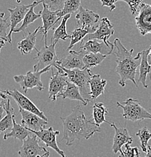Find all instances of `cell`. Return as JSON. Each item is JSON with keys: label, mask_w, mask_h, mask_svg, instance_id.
<instances>
[{"label": "cell", "mask_w": 151, "mask_h": 157, "mask_svg": "<svg viewBox=\"0 0 151 157\" xmlns=\"http://www.w3.org/2000/svg\"><path fill=\"white\" fill-rule=\"evenodd\" d=\"M60 119L63 125V137L60 141L66 140L67 146H71L75 140L82 138L90 139L101 131L94 121L87 119L81 105L76 106L71 114L60 117Z\"/></svg>", "instance_id": "cell-1"}, {"label": "cell", "mask_w": 151, "mask_h": 157, "mask_svg": "<svg viewBox=\"0 0 151 157\" xmlns=\"http://www.w3.org/2000/svg\"><path fill=\"white\" fill-rule=\"evenodd\" d=\"M114 48H116L115 55L117 57L116 72L119 74V85L125 87L126 82L130 80L138 88L135 81V76L137 74V68L140 66L141 60V52L138 53L135 57H133L134 49L127 50V48L122 44L118 38L114 39Z\"/></svg>", "instance_id": "cell-2"}, {"label": "cell", "mask_w": 151, "mask_h": 157, "mask_svg": "<svg viewBox=\"0 0 151 157\" xmlns=\"http://www.w3.org/2000/svg\"><path fill=\"white\" fill-rule=\"evenodd\" d=\"M60 67L66 73L69 81L75 84L79 88L81 93V95L85 99V101L87 103L92 101L90 96V80L92 75H93V73H92L91 69H84V70L74 69V70H68V69L62 67Z\"/></svg>", "instance_id": "cell-3"}, {"label": "cell", "mask_w": 151, "mask_h": 157, "mask_svg": "<svg viewBox=\"0 0 151 157\" xmlns=\"http://www.w3.org/2000/svg\"><path fill=\"white\" fill-rule=\"evenodd\" d=\"M117 106L123 109V117L126 120L137 122L151 119V113L141 105L137 99L129 98L123 102H117Z\"/></svg>", "instance_id": "cell-4"}, {"label": "cell", "mask_w": 151, "mask_h": 157, "mask_svg": "<svg viewBox=\"0 0 151 157\" xmlns=\"http://www.w3.org/2000/svg\"><path fill=\"white\" fill-rule=\"evenodd\" d=\"M53 67H48L41 70H34V71H28L25 75L14 76V79L20 85L21 89L25 94L28 92V90L31 88H36L39 91L44 90L43 83L41 80V76L43 73H48L50 69Z\"/></svg>", "instance_id": "cell-5"}, {"label": "cell", "mask_w": 151, "mask_h": 157, "mask_svg": "<svg viewBox=\"0 0 151 157\" xmlns=\"http://www.w3.org/2000/svg\"><path fill=\"white\" fill-rule=\"evenodd\" d=\"M55 68L57 69V72L54 73L53 67L51 68V77L49 82V99L51 101H56L58 98L63 96V92L67 87L69 79L66 73L59 65L56 63Z\"/></svg>", "instance_id": "cell-6"}, {"label": "cell", "mask_w": 151, "mask_h": 157, "mask_svg": "<svg viewBox=\"0 0 151 157\" xmlns=\"http://www.w3.org/2000/svg\"><path fill=\"white\" fill-rule=\"evenodd\" d=\"M40 139L35 134L30 135L23 141V145L18 151L20 157H49L50 151L41 146Z\"/></svg>", "instance_id": "cell-7"}, {"label": "cell", "mask_w": 151, "mask_h": 157, "mask_svg": "<svg viewBox=\"0 0 151 157\" xmlns=\"http://www.w3.org/2000/svg\"><path fill=\"white\" fill-rule=\"evenodd\" d=\"M56 43L57 42H51L49 45H45L41 50L37 52L38 54L34 58V60H37V63L33 67L34 70H41L48 67H54L56 62L59 60L55 49Z\"/></svg>", "instance_id": "cell-8"}, {"label": "cell", "mask_w": 151, "mask_h": 157, "mask_svg": "<svg viewBox=\"0 0 151 157\" xmlns=\"http://www.w3.org/2000/svg\"><path fill=\"white\" fill-rule=\"evenodd\" d=\"M99 18L98 14L81 6L75 16L76 27L77 28L88 29L92 33L98 28Z\"/></svg>", "instance_id": "cell-9"}, {"label": "cell", "mask_w": 151, "mask_h": 157, "mask_svg": "<svg viewBox=\"0 0 151 157\" xmlns=\"http://www.w3.org/2000/svg\"><path fill=\"white\" fill-rule=\"evenodd\" d=\"M3 93H5L7 95L11 96L13 98V99L15 101V102L17 103V105L19 107L22 108V109H25V110L30 111L31 113H33L36 114L38 117L42 118L45 120L48 121V118L46 117V116L45 115L42 111H41L34 104V103L32 101H31L28 98L26 97L24 94H23L22 93L20 92L18 90H17L16 88H14L13 90H2Z\"/></svg>", "instance_id": "cell-10"}, {"label": "cell", "mask_w": 151, "mask_h": 157, "mask_svg": "<svg viewBox=\"0 0 151 157\" xmlns=\"http://www.w3.org/2000/svg\"><path fill=\"white\" fill-rule=\"evenodd\" d=\"M135 20L141 35L151 34V5L141 3Z\"/></svg>", "instance_id": "cell-11"}, {"label": "cell", "mask_w": 151, "mask_h": 157, "mask_svg": "<svg viewBox=\"0 0 151 157\" xmlns=\"http://www.w3.org/2000/svg\"><path fill=\"white\" fill-rule=\"evenodd\" d=\"M114 33L113 24L108 17H103L101 19L100 24H99L98 28L92 33H90L84 39L85 42L92 39H98L102 40L107 45H109L111 42H108V39L111 37ZM83 41V42H84Z\"/></svg>", "instance_id": "cell-12"}, {"label": "cell", "mask_w": 151, "mask_h": 157, "mask_svg": "<svg viewBox=\"0 0 151 157\" xmlns=\"http://www.w3.org/2000/svg\"><path fill=\"white\" fill-rule=\"evenodd\" d=\"M59 11H51L45 4H43V9L41 11V18L42 19L43 25L41 27L39 33L43 34V38L45 39V45H48V33L50 29H54V26L59 21L58 17V13ZM42 38V39H43Z\"/></svg>", "instance_id": "cell-13"}, {"label": "cell", "mask_w": 151, "mask_h": 157, "mask_svg": "<svg viewBox=\"0 0 151 157\" xmlns=\"http://www.w3.org/2000/svg\"><path fill=\"white\" fill-rule=\"evenodd\" d=\"M86 54L87 52L84 50H81L80 52L70 50L69 55L63 58L59 59L56 62V64L68 70H74V69L84 70L85 69V65L83 59Z\"/></svg>", "instance_id": "cell-14"}, {"label": "cell", "mask_w": 151, "mask_h": 157, "mask_svg": "<svg viewBox=\"0 0 151 157\" xmlns=\"http://www.w3.org/2000/svg\"><path fill=\"white\" fill-rule=\"evenodd\" d=\"M32 134H35L40 140L43 141L47 147H49L54 150L61 157H66V154L63 150L58 147L57 141H56V136L59 134V131H53V127H50L49 128H43L40 131H31Z\"/></svg>", "instance_id": "cell-15"}, {"label": "cell", "mask_w": 151, "mask_h": 157, "mask_svg": "<svg viewBox=\"0 0 151 157\" xmlns=\"http://www.w3.org/2000/svg\"><path fill=\"white\" fill-rule=\"evenodd\" d=\"M110 125L113 127L115 130L112 150L114 153H117L118 152H120V156H123V151L122 150V147L123 145L131 144L133 141L132 137L129 135V131L126 128L117 127V125L114 123H110Z\"/></svg>", "instance_id": "cell-16"}, {"label": "cell", "mask_w": 151, "mask_h": 157, "mask_svg": "<svg viewBox=\"0 0 151 157\" xmlns=\"http://www.w3.org/2000/svg\"><path fill=\"white\" fill-rule=\"evenodd\" d=\"M19 112L21 114V125L30 131H40L45 128V126L48 125V121L38 117L36 114L25 110L19 107Z\"/></svg>", "instance_id": "cell-17"}, {"label": "cell", "mask_w": 151, "mask_h": 157, "mask_svg": "<svg viewBox=\"0 0 151 157\" xmlns=\"http://www.w3.org/2000/svg\"><path fill=\"white\" fill-rule=\"evenodd\" d=\"M32 4L25 6V5H20V6H16L14 9H9L8 11L10 12V20H11V27L10 31L8 34V42L9 43H12V38L11 35L14 33V29H16L17 24L23 21L26 14L28 12L29 9H30Z\"/></svg>", "instance_id": "cell-18"}, {"label": "cell", "mask_w": 151, "mask_h": 157, "mask_svg": "<svg viewBox=\"0 0 151 157\" xmlns=\"http://www.w3.org/2000/svg\"><path fill=\"white\" fill-rule=\"evenodd\" d=\"M83 43L84 45H81V49L85 51L87 53H100L108 56L111 55L114 48V44L111 43L107 45L104 42H99L98 39H92Z\"/></svg>", "instance_id": "cell-19"}, {"label": "cell", "mask_w": 151, "mask_h": 157, "mask_svg": "<svg viewBox=\"0 0 151 157\" xmlns=\"http://www.w3.org/2000/svg\"><path fill=\"white\" fill-rule=\"evenodd\" d=\"M40 29L41 27H38L33 32H28V33L25 36V37L20 42H18L17 48L20 50V53L23 55L30 54L34 49H35L38 52V50L35 46V44H36L37 35H38V33H39Z\"/></svg>", "instance_id": "cell-20"}, {"label": "cell", "mask_w": 151, "mask_h": 157, "mask_svg": "<svg viewBox=\"0 0 151 157\" xmlns=\"http://www.w3.org/2000/svg\"><path fill=\"white\" fill-rule=\"evenodd\" d=\"M107 80L101 78L99 74H93L90 80L91 99L95 100L104 94Z\"/></svg>", "instance_id": "cell-21"}, {"label": "cell", "mask_w": 151, "mask_h": 157, "mask_svg": "<svg viewBox=\"0 0 151 157\" xmlns=\"http://www.w3.org/2000/svg\"><path fill=\"white\" fill-rule=\"evenodd\" d=\"M149 52H150V48L141 52L140 72H139V77L138 79L145 88H147V85L146 83L147 76H149L151 80V65L149 64L148 60H147Z\"/></svg>", "instance_id": "cell-22"}, {"label": "cell", "mask_w": 151, "mask_h": 157, "mask_svg": "<svg viewBox=\"0 0 151 157\" xmlns=\"http://www.w3.org/2000/svg\"><path fill=\"white\" fill-rule=\"evenodd\" d=\"M13 122H14L13 128H11V132H6L5 134L4 137H3L4 140H7L9 137H14V138L18 139L21 141H23L29 136H30L31 134H32L27 128L23 126L20 124L17 123L15 120V117L14 118Z\"/></svg>", "instance_id": "cell-23"}, {"label": "cell", "mask_w": 151, "mask_h": 157, "mask_svg": "<svg viewBox=\"0 0 151 157\" xmlns=\"http://www.w3.org/2000/svg\"><path fill=\"white\" fill-rule=\"evenodd\" d=\"M5 110L6 112L5 117H3L0 120V132H5L6 130H9L13 128L14 125V118L15 117L14 109L11 104V101L9 99L6 100V103L5 104Z\"/></svg>", "instance_id": "cell-24"}, {"label": "cell", "mask_w": 151, "mask_h": 157, "mask_svg": "<svg viewBox=\"0 0 151 157\" xmlns=\"http://www.w3.org/2000/svg\"><path fill=\"white\" fill-rule=\"evenodd\" d=\"M38 5H39L38 2L34 1L32 3V6H31L30 9H29L28 12L26 14L21 26L20 27H18V28H16L14 29V33H20L23 32V31L24 32L31 24H32L34 21H36V20H38V18H40V17H41V14H35V11H34V9H35V6H37Z\"/></svg>", "instance_id": "cell-25"}, {"label": "cell", "mask_w": 151, "mask_h": 157, "mask_svg": "<svg viewBox=\"0 0 151 157\" xmlns=\"http://www.w3.org/2000/svg\"><path fill=\"white\" fill-rule=\"evenodd\" d=\"M62 98L63 99H66V98H69L70 100H76V101H79L84 104V106L87 105L88 103L85 101L83 96L81 95V93L80 91L79 88L76 86L74 83L71 82L69 81L67 85V87H66V90L63 92V96Z\"/></svg>", "instance_id": "cell-26"}, {"label": "cell", "mask_w": 151, "mask_h": 157, "mask_svg": "<svg viewBox=\"0 0 151 157\" xmlns=\"http://www.w3.org/2000/svg\"><path fill=\"white\" fill-rule=\"evenodd\" d=\"M71 17V14H67L64 16L62 20L60 25L57 28L54 29L53 36L51 37V42H58V41L62 40L66 41L68 39H71V35H69L66 32V24L68 20Z\"/></svg>", "instance_id": "cell-27"}, {"label": "cell", "mask_w": 151, "mask_h": 157, "mask_svg": "<svg viewBox=\"0 0 151 157\" xmlns=\"http://www.w3.org/2000/svg\"><path fill=\"white\" fill-rule=\"evenodd\" d=\"M92 108H93L92 118L94 122L98 126L100 127L101 124L103 122H106L110 125V122L105 119V115L108 113V110L103 103H95Z\"/></svg>", "instance_id": "cell-28"}, {"label": "cell", "mask_w": 151, "mask_h": 157, "mask_svg": "<svg viewBox=\"0 0 151 157\" xmlns=\"http://www.w3.org/2000/svg\"><path fill=\"white\" fill-rule=\"evenodd\" d=\"M106 58V55H102L100 53H87L83 59L85 69H91L94 67H97L101 64Z\"/></svg>", "instance_id": "cell-29"}, {"label": "cell", "mask_w": 151, "mask_h": 157, "mask_svg": "<svg viewBox=\"0 0 151 157\" xmlns=\"http://www.w3.org/2000/svg\"><path fill=\"white\" fill-rule=\"evenodd\" d=\"M81 0H66L64 3V7L58 13L59 19L60 20L61 17H63L67 14H71L76 11H78L81 6Z\"/></svg>", "instance_id": "cell-30"}, {"label": "cell", "mask_w": 151, "mask_h": 157, "mask_svg": "<svg viewBox=\"0 0 151 157\" xmlns=\"http://www.w3.org/2000/svg\"><path fill=\"white\" fill-rule=\"evenodd\" d=\"M90 33H91L88 29L76 28L71 34V42L69 44V46L68 47L67 51L71 50V48H73L74 45L77 44V42H81V43H82L84 38Z\"/></svg>", "instance_id": "cell-31"}, {"label": "cell", "mask_w": 151, "mask_h": 157, "mask_svg": "<svg viewBox=\"0 0 151 157\" xmlns=\"http://www.w3.org/2000/svg\"><path fill=\"white\" fill-rule=\"evenodd\" d=\"M136 135L138 137L139 140H140V146L142 151L144 153H147L148 142L151 138L150 132L147 127H144L136 133Z\"/></svg>", "instance_id": "cell-32"}, {"label": "cell", "mask_w": 151, "mask_h": 157, "mask_svg": "<svg viewBox=\"0 0 151 157\" xmlns=\"http://www.w3.org/2000/svg\"><path fill=\"white\" fill-rule=\"evenodd\" d=\"M38 2V4H45L53 11H61L64 7V3L66 0H34Z\"/></svg>", "instance_id": "cell-33"}, {"label": "cell", "mask_w": 151, "mask_h": 157, "mask_svg": "<svg viewBox=\"0 0 151 157\" xmlns=\"http://www.w3.org/2000/svg\"><path fill=\"white\" fill-rule=\"evenodd\" d=\"M5 13H0V39H3L8 42V33L7 30L11 27V24L8 23L7 18H5Z\"/></svg>", "instance_id": "cell-34"}, {"label": "cell", "mask_w": 151, "mask_h": 157, "mask_svg": "<svg viewBox=\"0 0 151 157\" xmlns=\"http://www.w3.org/2000/svg\"><path fill=\"white\" fill-rule=\"evenodd\" d=\"M119 157H141V154L138 147H131L130 145L126 144L125 145L123 156Z\"/></svg>", "instance_id": "cell-35"}, {"label": "cell", "mask_w": 151, "mask_h": 157, "mask_svg": "<svg viewBox=\"0 0 151 157\" xmlns=\"http://www.w3.org/2000/svg\"><path fill=\"white\" fill-rule=\"evenodd\" d=\"M120 1H123L127 3L130 9L131 13L132 15H135L138 12L139 6L141 4V2L143 0H120Z\"/></svg>", "instance_id": "cell-36"}, {"label": "cell", "mask_w": 151, "mask_h": 157, "mask_svg": "<svg viewBox=\"0 0 151 157\" xmlns=\"http://www.w3.org/2000/svg\"><path fill=\"white\" fill-rule=\"evenodd\" d=\"M102 3V6H107L110 9V11H113L116 9V5L115 3L120 0H99Z\"/></svg>", "instance_id": "cell-37"}, {"label": "cell", "mask_w": 151, "mask_h": 157, "mask_svg": "<svg viewBox=\"0 0 151 157\" xmlns=\"http://www.w3.org/2000/svg\"><path fill=\"white\" fill-rule=\"evenodd\" d=\"M7 99H3L2 101H0V119H2L4 111H5V104L6 100Z\"/></svg>", "instance_id": "cell-38"}, {"label": "cell", "mask_w": 151, "mask_h": 157, "mask_svg": "<svg viewBox=\"0 0 151 157\" xmlns=\"http://www.w3.org/2000/svg\"><path fill=\"white\" fill-rule=\"evenodd\" d=\"M145 157H151V147L150 145H148V147H147V151L146 153Z\"/></svg>", "instance_id": "cell-39"}, {"label": "cell", "mask_w": 151, "mask_h": 157, "mask_svg": "<svg viewBox=\"0 0 151 157\" xmlns=\"http://www.w3.org/2000/svg\"><path fill=\"white\" fill-rule=\"evenodd\" d=\"M3 98V99H7V94H5V93H3L2 90L0 89V98Z\"/></svg>", "instance_id": "cell-40"}, {"label": "cell", "mask_w": 151, "mask_h": 157, "mask_svg": "<svg viewBox=\"0 0 151 157\" xmlns=\"http://www.w3.org/2000/svg\"><path fill=\"white\" fill-rule=\"evenodd\" d=\"M5 45V41L3 40V39H0V52H1L2 48Z\"/></svg>", "instance_id": "cell-41"}, {"label": "cell", "mask_w": 151, "mask_h": 157, "mask_svg": "<svg viewBox=\"0 0 151 157\" xmlns=\"http://www.w3.org/2000/svg\"><path fill=\"white\" fill-rule=\"evenodd\" d=\"M147 60H148L149 64L151 65V45L150 47V52H149L148 57H147Z\"/></svg>", "instance_id": "cell-42"}, {"label": "cell", "mask_w": 151, "mask_h": 157, "mask_svg": "<svg viewBox=\"0 0 151 157\" xmlns=\"http://www.w3.org/2000/svg\"><path fill=\"white\" fill-rule=\"evenodd\" d=\"M16 2H17V3H20V0H16Z\"/></svg>", "instance_id": "cell-43"}, {"label": "cell", "mask_w": 151, "mask_h": 157, "mask_svg": "<svg viewBox=\"0 0 151 157\" xmlns=\"http://www.w3.org/2000/svg\"><path fill=\"white\" fill-rule=\"evenodd\" d=\"M0 133H1V132H0Z\"/></svg>", "instance_id": "cell-44"}]
</instances>
